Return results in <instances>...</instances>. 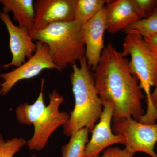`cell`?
I'll return each mask as SVG.
<instances>
[{"instance_id": "ba28073f", "label": "cell", "mask_w": 157, "mask_h": 157, "mask_svg": "<svg viewBox=\"0 0 157 157\" xmlns=\"http://www.w3.org/2000/svg\"><path fill=\"white\" fill-rule=\"evenodd\" d=\"M102 104L103 112L99 122L92 132L91 138L86 144L83 157H99L101 152L108 147L116 144L125 145V139L124 136L112 132L111 124L113 107L112 104L102 102Z\"/></svg>"}, {"instance_id": "4fadbf2b", "label": "cell", "mask_w": 157, "mask_h": 157, "mask_svg": "<svg viewBox=\"0 0 157 157\" xmlns=\"http://www.w3.org/2000/svg\"><path fill=\"white\" fill-rule=\"evenodd\" d=\"M33 0H0L3 12H12L18 26L32 32L35 25V9Z\"/></svg>"}, {"instance_id": "ffe728a7", "label": "cell", "mask_w": 157, "mask_h": 157, "mask_svg": "<svg viewBox=\"0 0 157 157\" xmlns=\"http://www.w3.org/2000/svg\"><path fill=\"white\" fill-rule=\"evenodd\" d=\"M144 39L157 56V34H154Z\"/></svg>"}, {"instance_id": "d6986e66", "label": "cell", "mask_w": 157, "mask_h": 157, "mask_svg": "<svg viewBox=\"0 0 157 157\" xmlns=\"http://www.w3.org/2000/svg\"><path fill=\"white\" fill-rule=\"evenodd\" d=\"M134 155L125 149L118 147H109L103 151V154L99 157H134Z\"/></svg>"}, {"instance_id": "7c38bea8", "label": "cell", "mask_w": 157, "mask_h": 157, "mask_svg": "<svg viewBox=\"0 0 157 157\" xmlns=\"http://www.w3.org/2000/svg\"><path fill=\"white\" fill-rule=\"evenodd\" d=\"M106 7V31L115 34L140 20L132 0L110 1Z\"/></svg>"}, {"instance_id": "8992f818", "label": "cell", "mask_w": 157, "mask_h": 157, "mask_svg": "<svg viewBox=\"0 0 157 157\" xmlns=\"http://www.w3.org/2000/svg\"><path fill=\"white\" fill-rule=\"evenodd\" d=\"M113 133L123 136L125 147L128 151L135 155L142 152L151 157H157L155 147L157 142V124L141 123L133 118H124L113 122Z\"/></svg>"}, {"instance_id": "52a82bcc", "label": "cell", "mask_w": 157, "mask_h": 157, "mask_svg": "<svg viewBox=\"0 0 157 157\" xmlns=\"http://www.w3.org/2000/svg\"><path fill=\"white\" fill-rule=\"evenodd\" d=\"M36 50L33 56L21 66L8 73H1L0 78L4 81L0 88V95H7L18 82L34 78L45 70L55 69L60 71L55 64L49 54L48 45L36 41Z\"/></svg>"}, {"instance_id": "ac0fdd59", "label": "cell", "mask_w": 157, "mask_h": 157, "mask_svg": "<svg viewBox=\"0 0 157 157\" xmlns=\"http://www.w3.org/2000/svg\"><path fill=\"white\" fill-rule=\"evenodd\" d=\"M140 19L151 17L157 10V0H132Z\"/></svg>"}, {"instance_id": "9c48e42d", "label": "cell", "mask_w": 157, "mask_h": 157, "mask_svg": "<svg viewBox=\"0 0 157 157\" xmlns=\"http://www.w3.org/2000/svg\"><path fill=\"white\" fill-rule=\"evenodd\" d=\"M0 19L9 33V47L12 55L11 62L2 67L5 69L11 67H18L25 63L26 59L33 56L36 50V44L32 39L30 32L27 29L15 25L9 14L1 11Z\"/></svg>"}, {"instance_id": "6da1fadb", "label": "cell", "mask_w": 157, "mask_h": 157, "mask_svg": "<svg viewBox=\"0 0 157 157\" xmlns=\"http://www.w3.org/2000/svg\"><path fill=\"white\" fill-rule=\"evenodd\" d=\"M129 61L109 42L94 71L99 98L113 107V122L130 118L139 121L144 114L141 102L144 96L138 78L129 70Z\"/></svg>"}, {"instance_id": "e0dca14e", "label": "cell", "mask_w": 157, "mask_h": 157, "mask_svg": "<svg viewBox=\"0 0 157 157\" xmlns=\"http://www.w3.org/2000/svg\"><path fill=\"white\" fill-rule=\"evenodd\" d=\"M26 144L27 141L24 138L14 137L6 140L0 135V157H14ZM33 157H36L33 155Z\"/></svg>"}, {"instance_id": "30bf717a", "label": "cell", "mask_w": 157, "mask_h": 157, "mask_svg": "<svg viewBox=\"0 0 157 157\" xmlns=\"http://www.w3.org/2000/svg\"><path fill=\"white\" fill-rule=\"evenodd\" d=\"M106 7L82 25V36L86 46L85 57L92 71L98 67L105 47L104 36L106 31Z\"/></svg>"}, {"instance_id": "277c9868", "label": "cell", "mask_w": 157, "mask_h": 157, "mask_svg": "<svg viewBox=\"0 0 157 157\" xmlns=\"http://www.w3.org/2000/svg\"><path fill=\"white\" fill-rule=\"evenodd\" d=\"M82 25L75 20L53 23L32 31L31 36L34 41H41L48 45L52 59L62 72L68 65L76 64L85 56Z\"/></svg>"}, {"instance_id": "44dd1931", "label": "cell", "mask_w": 157, "mask_h": 157, "mask_svg": "<svg viewBox=\"0 0 157 157\" xmlns=\"http://www.w3.org/2000/svg\"><path fill=\"white\" fill-rule=\"evenodd\" d=\"M151 98L152 101L154 104L155 102L157 101V84L155 86L154 91L151 93Z\"/></svg>"}, {"instance_id": "7402d4cb", "label": "cell", "mask_w": 157, "mask_h": 157, "mask_svg": "<svg viewBox=\"0 0 157 157\" xmlns=\"http://www.w3.org/2000/svg\"><path fill=\"white\" fill-rule=\"evenodd\" d=\"M154 105L156 109L157 110V101H156V102H155Z\"/></svg>"}, {"instance_id": "3957f363", "label": "cell", "mask_w": 157, "mask_h": 157, "mask_svg": "<svg viewBox=\"0 0 157 157\" xmlns=\"http://www.w3.org/2000/svg\"><path fill=\"white\" fill-rule=\"evenodd\" d=\"M44 80L42 79L41 91L33 104L25 103L19 104L15 110L18 121L21 124L33 125V137L27 142L31 150L41 151L46 145L51 135L59 127L67 123L70 114L60 111L59 107L64 98L56 90L49 93V104L46 106L43 99Z\"/></svg>"}, {"instance_id": "5bb4252c", "label": "cell", "mask_w": 157, "mask_h": 157, "mask_svg": "<svg viewBox=\"0 0 157 157\" xmlns=\"http://www.w3.org/2000/svg\"><path fill=\"white\" fill-rule=\"evenodd\" d=\"M109 0H73L74 20L84 24L110 2Z\"/></svg>"}, {"instance_id": "603a6c76", "label": "cell", "mask_w": 157, "mask_h": 157, "mask_svg": "<svg viewBox=\"0 0 157 157\" xmlns=\"http://www.w3.org/2000/svg\"><path fill=\"white\" fill-rule=\"evenodd\" d=\"M1 65H0V75H1ZM2 82H0V88L1 87V85H2Z\"/></svg>"}, {"instance_id": "2e32d148", "label": "cell", "mask_w": 157, "mask_h": 157, "mask_svg": "<svg viewBox=\"0 0 157 157\" xmlns=\"http://www.w3.org/2000/svg\"><path fill=\"white\" fill-rule=\"evenodd\" d=\"M124 31L127 34H137L144 38L157 34V10L151 17L139 20L129 26Z\"/></svg>"}, {"instance_id": "8fae6325", "label": "cell", "mask_w": 157, "mask_h": 157, "mask_svg": "<svg viewBox=\"0 0 157 157\" xmlns=\"http://www.w3.org/2000/svg\"><path fill=\"white\" fill-rule=\"evenodd\" d=\"M34 30L55 22L74 20L73 0H36L34 3Z\"/></svg>"}, {"instance_id": "5b68a950", "label": "cell", "mask_w": 157, "mask_h": 157, "mask_svg": "<svg viewBox=\"0 0 157 157\" xmlns=\"http://www.w3.org/2000/svg\"><path fill=\"white\" fill-rule=\"evenodd\" d=\"M123 56H131L129 70L138 78L139 85L146 94L147 110L140 122L155 124L157 110L151 98V88L157 84V56L144 39L137 34H127L123 44Z\"/></svg>"}, {"instance_id": "9a60e30c", "label": "cell", "mask_w": 157, "mask_h": 157, "mask_svg": "<svg viewBox=\"0 0 157 157\" xmlns=\"http://www.w3.org/2000/svg\"><path fill=\"white\" fill-rule=\"evenodd\" d=\"M88 129H80L73 134L67 144L62 147V157H83L89 142Z\"/></svg>"}, {"instance_id": "7a4b0ae2", "label": "cell", "mask_w": 157, "mask_h": 157, "mask_svg": "<svg viewBox=\"0 0 157 157\" xmlns=\"http://www.w3.org/2000/svg\"><path fill=\"white\" fill-rule=\"evenodd\" d=\"M79 62V67L76 64L72 66L73 71L70 75L75 106L69 120L63 126L64 133L68 137L83 128L92 132L103 110L94 75L85 56Z\"/></svg>"}]
</instances>
